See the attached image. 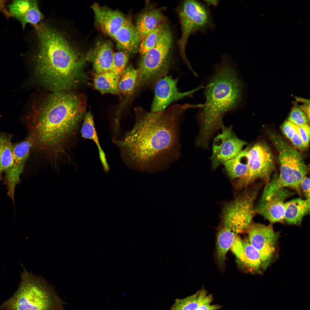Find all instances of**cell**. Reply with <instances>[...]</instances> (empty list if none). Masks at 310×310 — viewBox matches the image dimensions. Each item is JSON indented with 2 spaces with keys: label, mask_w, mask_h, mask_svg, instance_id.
I'll return each instance as SVG.
<instances>
[{
  "label": "cell",
  "mask_w": 310,
  "mask_h": 310,
  "mask_svg": "<svg viewBox=\"0 0 310 310\" xmlns=\"http://www.w3.org/2000/svg\"><path fill=\"white\" fill-rule=\"evenodd\" d=\"M295 127L305 145L308 147L310 140V127L308 124Z\"/></svg>",
  "instance_id": "e575fe53"
},
{
  "label": "cell",
  "mask_w": 310,
  "mask_h": 310,
  "mask_svg": "<svg viewBox=\"0 0 310 310\" xmlns=\"http://www.w3.org/2000/svg\"><path fill=\"white\" fill-rule=\"evenodd\" d=\"M11 134L0 133V180L4 173L12 164L13 148Z\"/></svg>",
  "instance_id": "484cf974"
},
{
  "label": "cell",
  "mask_w": 310,
  "mask_h": 310,
  "mask_svg": "<svg viewBox=\"0 0 310 310\" xmlns=\"http://www.w3.org/2000/svg\"><path fill=\"white\" fill-rule=\"evenodd\" d=\"M260 187L259 183L246 189L225 205L222 215L223 227L235 234L246 230L256 213L254 203Z\"/></svg>",
  "instance_id": "ba28073f"
},
{
  "label": "cell",
  "mask_w": 310,
  "mask_h": 310,
  "mask_svg": "<svg viewBox=\"0 0 310 310\" xmlns=\"http://www.w3.org/2000/svg\"><path fill=\"white\" fill-rule=\"evenodd\" d=\"M188 104H175L162 111L135 108V124L113 142L124 162L146 170L168 167L181 154L180 126Z\"/></svg>",
  "instance_id": "6da1fadb"
},
{
  "label": "cell",
  "mask_w": 310,
  "mask_h": 310,
  "mask_svg": "<svg viewBox=\"0 0 310 310\" xmlns=\"http://www.w3.org/2000/svg\"><path fill=\"white\" fill-rule=\"evenodd\" d=\"M246 155L248 170L236 181L235 186L238 189L246 187L257 179L268 182L275 169L273 155L268 146L264 143H257L249 147Z\"/></svg>",
  "instance_id": "30bf717a"
},
{
  "label": "cell",
  "mask_w": 310,
  "mask_h": 310,
  "mask_svg": "<svg viewBox=\"0 0 310 310\" xmlns=\"http://www.w3.org/2000/svg\"><path fill=\"white\" fill-rule=\"evenodd\" d=\"M269 137L277 150L280 166L279 175L269 181L268 188L274 193L280 189L290 188L301 195V181L308 172V167L300 153L281 137L270 133Z\"/></svg>",
  "instance_id": "52a82bcc"
},
{
  "label": "cell",
  "mask_w": 310,
  "mask_h": 310,
  "mask_svg": "<svg viewBox=\"0 0 310 310\" xmlns=\"http://www.w3.org/2000/svg\"><path fill=\"white\" fill-rule=\"evenodd\" d=\"M221 128V132L214 138L212 145L211 159L213 169L236 156L247 144L237 136L232 126L226 127L223 125Z\"/></svg>",
  "instance_id": "7c38bea8"
},
{
  "label": "cell",
  "mask_w": 310,
  "mask_h": 310,
  "mask_svg": "<svg viewBox=\"0 0 310 310\" xmlns=\"http://www.w3.org/2000/svg\"><path fill=\"white\" fill-rule=\"evenodd\" d=\"M63 23L43 20L34 27L30 52L37 81L53 92H67L77 86L88 60L75 39L73 30Z\"/></svg>",
  "instance_id": "7a4b0ae2"
},
{
  "label": "cell",
  "mask_w": 310,
  "mask_h": 310,
  "mask_svg": "<svg viewBox=\"0 0 310 310\" xmlns=\"http://www.w3.org/2000/svg\"><path fill=\"white\" fill-rule=\"evenodd\" d=\"M248 147L233 158L223 164L228 175L232 179L240 178L245 175L248 170L247 153Z\"/></svg>",
  "instance_id": "d4e9b609"
},
{
  "label": "cell",
  "mask_w": 310,
  "mask_h": 310,
  "mask_svg": "<svg viewBox=\"0 0 310 310\" xmlns=\"http://www.w3.org/2000/svg\"><path fill=\"white\" fill-rule=\"evenodd\" d=\"M309 120L307 116L300 109L297 103H294L288 121L295 125L299 126L308 124Z\"/></svg>",
  "instance_id": "d6a6232c"
},
{
  "label": "cell",
  "mask_w": 310,
  "mask_h": 310,
  "mask_svg": "<svg viewBox=\"0 0 310 310\" xmlns=\"http://www.w3.org/2000/svg\"><path fill=\"white\" fill-rule=\"evenodd\" d=\"M213 299L212 295L208 294L207 291L203 288L185 298L176 299L170 310H197L202 305L211 303Z\"/></svg>",
  "instance_id": "7402d4cb"
},
{
  "label": "cell",
  "mask_w": 310,
  "mask_h": 310,
  "mask_svg": "<svg viewBox=\"0 0 310 310\" xmlns=\"http://www.w3.org/2000/svg\"><path fill=\"white\" fill-rule=\"evenodd\" d=\"M32 145V139L28 135L23 141L13 145L12 164L4 173L7 194L12 201H14L15 187L20 182V175L23 171Z\"/></svg>",
  "instance_id": "5bb4252c"
},
{
  "label": "cell",
  "mask_w": 310,
  "mask_h": 310,
  "mask_svg": "<svg viewBox=\"0 0 310 310\" xmlns=\"http://www.w3.org/2000/svg\"><path fill=\"white\" fill-rule=\"evenodd\" d=\"M300 186L306 199L310 198L309 178L306 176L301 181Z\"/></svg>",
  "instance_id": "74e56055"
},
{
  "label": "cell",
  "mask_w": 310,
  "mask_h": 310,
  "mask_svg": "<svg viewBox=\"0 0 310 310\" xmlns=\"http://www.w3.org/2000/svg\"><path fill=\"white\" fill-rule=\"evenodd\" d=\"M113 38L126 53H134L139 51L140 37L135 26L130 21L119 30Z\"/></svg>",
  "instance_id": "ac0fdd59"
},
{
  "label": "cell",
  "mask_w": 310,
  "mask_h": 310,
  "mask_svg": "<svg viewBox=\"0 0 310 310\" xmlns=\"http://www.w3.org/2000/svg\"><path fill=\"white\" fill-rule=\"evenodd\" d=\"M128 60L127 53L125 51L114 53L111 71L121 77L127 67Z\"/></svg>",
  "instance_id": "1f68e13d"
},
{
  "label": "cell",
  "mask_w": 310,
  "mask_h": 310,
  "mask_svg": "<svg viewBox=\"0 0 310 310\" xmlns=\"http://www.w3.org/2000/svg\"><path fill=\"white\" fill-rule=\"evenodd\" d=\"M293 193L287 188H282L277 191L269 199L259 201L255 206L257 213L271 223H283L284 221L285 201Z\"/></svg>",
  "instance_id": "9a60e30c"
},
{
  "label": "cell",
  "mask_w": 310,
  "mask_h": 310,
  "mask_svg": "<svg viewBox=\"0 0 310 310\" xmlns=\"http://www.w3.org/2000/svg\"><path fill=\"white\" fill-rule=\"evenodd\" d=\"M178 81L177 79L171 76L166 75L156 83L154 87V95L150 111H163L173 102L190 96L201 87L188 92H181L177 87Z\"/></svg>",
  "instance_id": "4fadbf2b"
},
{
  "label": "cell",
  "mask_w": 310,
  "mask_h": 310,
  "mask_svg": "<svg viewBox=\"0 0 310 310\" xmlns=\"http://www.w3.org/2000/svg\"><path fill=\"white\" fill-rule=\"evenodd\" d=\"M163 14L158 9L148 10L138 17L135 27L138 33L140 42L150 32L164 22Z\"/></svg>",
  "instance_id": "ffe728a7"
},
{
  "label": "cell",
  "mask_w": 310,
  "mask_h": 310,
  "mask_svg": "<svg viewBox=\"0 0 310 310\" xmlns=\"http://www.w3.org/2000/svg\"><path fill=\"white\" fill-rule=\"evenodd\" d=\"M96 24L104 33L113 38L128 20L117 10L102 7L94 3L92 6Z\"/></svg>",
  "instance_id": "2e32d148"
},
{
  "label": "cell",
  "mask_w": 310,
  "mask_h": 310,
  "mask_svg": "<svg viewBox=\"0 0 310 310\" xmlns=\"http://www.w3.org/2000/svg\"><path fill=\"white\" fill-rule=\"evenodd\" d=\"M137 75V69L131 65L127 66L119 81V93L124 96L131 94L135 90Z\"/></svg>",
  "instance_id": "83f0119b"
},
{
  "label": "cell",
  "mask_w": 310,
  "mask_h": 310,
  "mask_svg": "<svg viewBox=\"0 0 310 310\" xmlns=\"http://www.w3.org/2000/svg\"><path fill=\"white\" fill-rule=\"evenodd\" d=\"M297 101L302 102L303 104L299 106L300 109L305 113L308 119H310V101L309 100L301 98L296 97Z\"/></svg>",
  "instance_id": "f35d334b"
},
{
  "label": "cell",
  "mask_w": 310,
  "mask_h": 310,
  "mask_svg": "<svg viewBox=\"0 0 310 310\" xmlns=\"http://www.w3.org/2000/svg\"><path fill=\"white\" fill-rule=\"evenodd\" d=\"M181 28V36L179 41V51L188 65L185 48L189 36L196 31L204 30L211 25V16L208 9L202 3L198 1H185L179 13Z\"/></svg>",
  "instance_id": "9c48e42d"
},
{
  "label": "cell",
  "mask_w": 310,
  "mask_h": 310,
  "mask_svg": "<svg viewBox=\"0 0 310 310\" xmlns=\"http://www.w3.org/2000/svg\"><path fill=\"white\" fill-rule=\"evenodd\" d=\"M281 129L284 135L290 140L296 131L295 125L288 120L283 123Z\"/></svg>",
  "instance_id": "d590c367"
},
{
  "label": "cell",
  "mask_w": 310,
  "mask_h": 310,
  "mask_svg": "<svg viewBox=\"0 0 310 310\" xmlns=\"http://www.w3.org/2000/svg\"><path fill=\"white\" fill-rule=\"evenodd\" d=\"M242 88L237 73L230 63L224 60L216 67L205 90L206 102L199 116L200 129L197 146L208 147L214 133L223 125L224 115L240 104Z\"/></svg>",
  "instance_id": "277c9868"
},
{
  "label": "cell",
  "mask_w": 310,
  "mask_h": 310,
  "mask_svg": "<svg viewBox=\"0 0 310 310\" xmlns=\"http://www.w3.org/2000/svg\"><path fill=\"white\" fill-rule=\"evenodd\" d=\"M248 241L258 251L261 262V270L268 267L274 258L279 237L271 224L266 225L252 222L246 230Z\"/></svg>",
  "instance_id": "8fae6325"
},
{
  "label": "cell",
  "mask_w": 310,
  "mask_h": 310,
  "mask_svg": "<svg viewBox=\"0 0 310 310\" xmlns=\"http://www.w3.org/2000/svg\"><path fill=\"white\" fill-rule=\"evenodd\" d=\"M310 211V198L292 199L285 204L284 220L287 224L299 225Z\"/></svg>",
  "instance_id": "d6986e66"
},
{
  "label": "cell",
  "mask_w": 310,
  "mask_h": 310,
  "mask_svg": "<svg viewBox=\"0 0 310 310\" xmlns=\"http://www.w3.org/2000/svg\"><path fill=\"white\" fill-rule=\"evenodd\" d=\"M120 77L111 71L95 74L93 81L94 87L102 94H118Z\"/></svg>",
  "instance_id": "603a6c76"
},
{
  "label": "cell",
  "mask_w": 310,
  "mask_h": 310,
  "mask_svg": "<svg viewBox=\"0 0 310 310\" xmlns=\"http://www.w3.org/2000/svg\"><path fill=\"white\" fill-rule=\"evenodd\" d=\"M81 129V137L92 140L95 143L98 149L99 157L104 170L108 171L109 167L105 153L99 143L95 127L93 116L90 111L85 113Z\"/></svg>",
  "instance_id": "44dd1931"
},
{
  "label": "cell",
  "mask_w": 310,
  "mask_h": 310,
  "mask_svg": "<svg viewBox=\"0 0 310 310\" xmlns=\"http://www.w3.org/2000/svg\"><path fill=\"white\" fill-rule=\"evenodd\" d=\"M6 1L0 0V11L7 18H9L11 16L8 10L6 7Z\"/></svg>",
  "instance_id": "60d3db41"
},
{
  "label": "cell",
  "mask_w": 310,
  "mask_h": 310,
  "mask_svg": "<svg viewBox=\"0 0 310 310\" xmlns=\"http://www.w3.org/2000/svg\"><path fill=\"white\" fill-rule=\"evenodd\" d=\"M79 95L53 92L37 101L29 123L32 147L53 164L68 155L85 113Z\"/></svg>",
  "instance_id": "3957f363"
},
{
  "label": "cell",
  "mask_w": 310,
  "mask_h": 310,
  "mask_svg": "<svg viewBox=\"0 0 310 310\" xmlns=\"http://www.w3.org/2000/svg\"><path fill=\"white\" fill-rule=\"evenodd\" d=\"M236 234L223 227L219 230L217 237L216 256L221 267L224 266L226 253L230 248Z\"/></svg>",
  "instance_id": "cb8c5ba5"
},
{
  "label": "cell",
  "mask_w": 310,
  "mask_h": 310,
  "mask_svg": "<svg viewBox=\"0 0 310 310\" xmlns=\"http://www.w3.org/2000/svg\"><path fill=\"white\" fill-rule=\"evenodd\" d=\"M44 18L40 11L37 0H34L31 7L23 16L17 20L21 23L24 29L27 24L29 23L34 27L36 26Z\"/></svg>",
  "instance_id": "f1b7e54d"
},
{
  "label": "cell",
  "mask_w": 310,
  "mask_h": 310,
  "mask_svg": "<svg viewBox=\"0 0 310 310\" xmlns=\"http://www.w3.org/2000/svg\"><path fill=\"white\" fill-rule=\"evenodd\" d=\"M244 249V257L242 263L250 272H259L261 271V262L257 250L249 243L248 240L243 241Z\"/></svg>",
  "instance_id": "4316f807"
},
{
  "label": "cell",
  "mask_w": 310,
  "mask_h": 310,
  "mask_svg": "<svg viewBox=\"0 0 310 310\" xmlns=\"http://www.w3.org/2000/svg\"><path fill=\"white\" fill-rule=\"evenodd\" d=\"M34 0H15L7 5L11 16L16 20L24 15L30 8Z\"/></svg>",
  "instance_id": "f546056e"
},
{
  "label": "cell",
  "mask_w": 310,
  "mask_h": 310,
  "mask_svg": "<svg viewBox=\"0 0 310 310\" xmlns=\"http://www.w3.org/2000/svg\"><path fill=\"white\" fill-rule=\"evenodd\" d=\"M290 140L295 148L299 150H305L307 147L304 144L297 129Z\"/></svg>",
  "instance_id": "8d00e7d4"
},
{
  "label": "cell",
  "mask_w": 310,
  "mask_h": 310,
  "mask_svg": "<svg viewBox=\"0 0 310 310\" xmlns=\"http://www.w3.org/2000/svg\"><path fill=\"white\" fill-rule=\"evenodd\" d=\"M114 53L110 41L101 40L96 44L92 51L87 55L88 60H91L95 74L111 71Z\"/></svg>",
  "instance_id": "e0dca14e"
},
{
  "label": "cell",
  "mask_w": 310,
  "mask_h": 310,
  "mask_svg": "<svg viewBox=\"0 0 310 310\" xmlns=\"http://www.w3.org/2000/svg\"><path fill=\"white\" fill-rule=\"evenodd\" d=\"M23 270L19 287L14 294L0 305L4 310H65L64 303L42 277Z\"/></svg>",
  "instance_id": "5b68a950"
},
{
  "label": "cell",
  "mask_w": 310,
  "mask_h": 310,
  "mask_svg": "<svg viewBox=\"0 0 310 310\" xmlns=\"http://www.w3.org/2000/svg\"><path fill=\"white\" fill-rule=\"evenodd\" d=\"M172 33L165 22L155 45L142 56L138 68L135 90L154 87L160 79L167 75L171 67Z\"/></svg>",
  "instance_id": "8992f818"
},
{
  "label": "cell",
  "mask_w": 310,
  "mask_h": 310,
  "mask_svg": "<svg viewBox=\"0 0 310 310\" xmlns=\"http://www.w3.org/2000/svg\"><path fill=\"white\" fill-rule=\"evenodd\" d=\"M239 261L242 263L244 259V249L243 241L236 235L235 239L230 248Z\"/></svg>",
  "instance_id": "836d02e7"
},
{
  "label": "cell",
  "mask_w": 310,
  "mask_h": 310,
  "mask_svg": "<svg viewBox=\"0 0 310 310\" xmlns=\"http://www.w3.org/2000/svg\"><path fill=\"white\" fill-rule=\"evenodd\" d=\"M211 303H208L202 305L197 310H217L221 307L217 304L211 305Z\"/></svg>",
  "instance_id": "ab89813d"
},
{
  "label": "cell",
  "mask_w": 310,
  "mask_h": 310,
  "mask_svg": "<svg viewBox=\"0 0 310 310\" xmlns=\"http://www.w3.org/2000/svg\"><path fill=\"white\" fill-rule=\"evenodd\" d=\"M158 25L150 32L140 42L139 51L142 55L154 46L156 44L163 24Z\"/></svg>",
  "instance_id": "4dcf8cb0"
}]
</instances>
